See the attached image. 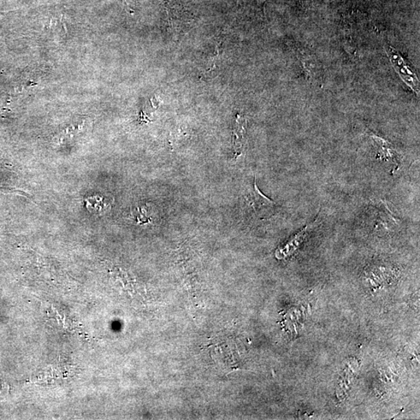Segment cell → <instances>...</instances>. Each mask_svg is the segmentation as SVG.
I'll use <instances>...</instances> for the list:
<instances>
[{
  "label": "cell",
  "mask_w": 420,
  "mask_h": 420,
  "mask_svg": "<svg viewBox=\"0 0 420 420\" xmlns=\"http://www.w3.org/2000/svg\"><path fill=\"white\" fill-rule=\"evenodd\" d=\"M168 21L174 36L179 38L191 29L193 16L190 12L181 5L170 4L166 5Z\"/></svg>",
  "instance_id": "cell-1"
},
{
  "label": "cell",
  "mask_w": 420,
  "mask_h": 420,
  "mask_svg": "<svg viewBox=\"0 0 420 420\" xmlns=\"http://www.w3.org/2000/svg\"><path fill=\"white\" fill-rule=\"evenodd\" d=\"M388 55L394 65L396 70L401 76V78L409 85L413 91L419 93V82L415 73L413 72L409 65L406 63L404 58L401 57L391 46L386 45Z\"/></svg>",
  "instance_id": "cell-2"
},
{
  "label": "cell",
  "mask_w": 420,
  "mask_h": 420,
  "mask_svg": "<svg viewBox=\"0 0 420 420\" xmlns=\"http://www.w3.org/2000/svg\"><path fill=\"white\" fill-rule=\"evenodd\" d=\"M245 199L247 203L251 206L256 212L261 211L264 208H269L274 204L273 201L265 197L260 192L256 184V180H254L252 188L247 192Z\"/></svg>",
  "instance_id": "cell-3"
},
{
  "label": "cell",
  "mask_w": 420,
  "mask_h": 420,
  "mask_svg": "<svg viewBox=\"0 0 420 420\" xmlns=\"http://www.w3.org/2000/svg\"><path fill=\"white\" fill-rule=\"evenodd\" d=\"M245 133V118L239 115L238 118H236V124L233 132V145L236 155H239L241 152L242 146H243Z\"/></svg>",
  "instance_id": "cell-4"
},
{
  "label": "cell",
  "mask_w": 420,
  "mask_h": 420,
  "mask_svg": "<svg viewBox=\"0 0 420 420\" xmlns=\"http://www.w3.org/2000/svg\"><path fill=\"white\" fill-rule=\"evenodd\" d=\"M87 209L96 214H102L109 208V203L103 197L93 196L88 197L86 200Z\"/></svg>",
  "instance_id": "cell-5"
},
{
  "label": "cell",
  "mask_w": 420,
  "mask_h": 420,
  "mask_svg": "<svg viewBox=\"0 0 420 420\" xmlns=\"http://www.w3.org/2000/svg\"><path fill=\"white\" fill-rule=\"evenodd\" d=\"M120 1H121L123 4H125V5H128V7H129V4L128 3V0H120Z\"/></svg>",
  "instance_id": "cell-6"
}]
</instances>
